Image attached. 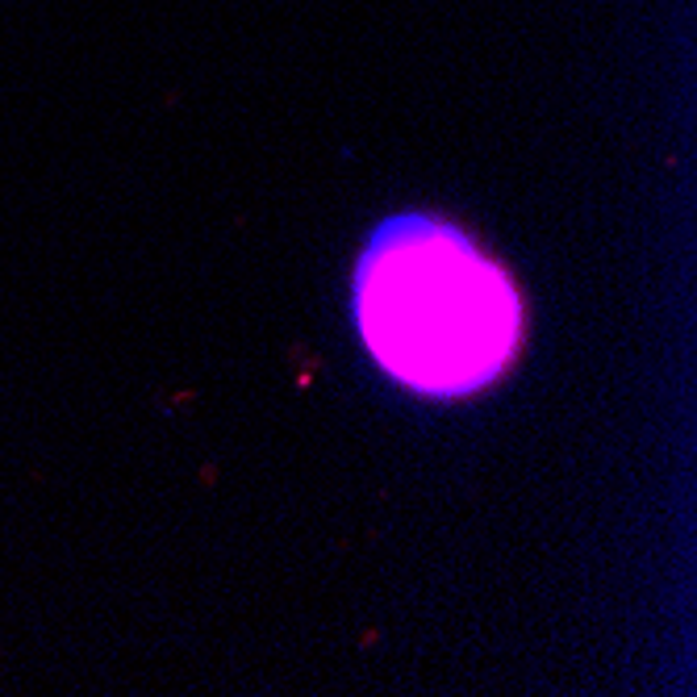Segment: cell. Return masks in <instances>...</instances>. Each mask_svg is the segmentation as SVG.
Returning <instances> with one entry per match:
<instances>
[{
  "mask_svg": "<svg viewBox=\"0 0 697 697\" xmlns=\"http://www.w3.org/2000/svg\"><path fill=\"white\" fill-rule=\"evenodd\" d=\"M356 321L393 380L464 397L506 372L522 305L501 267L443 218H389L356 267Z\"/></svg>",
  "mask_w": 697,
  "mask_h": 697,
  "instance_id": "obj_1",
  "label": "cell"
}]
</instances>
